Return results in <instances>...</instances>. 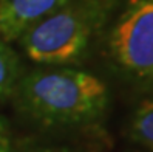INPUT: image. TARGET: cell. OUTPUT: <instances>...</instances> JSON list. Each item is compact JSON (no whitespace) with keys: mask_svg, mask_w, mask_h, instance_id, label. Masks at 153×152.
I'll return each mask as SVG.
<instances>
[{"mask_svg":"<svg viewBox=\"0 0 153 152\" xmlns=\"http://www.w3.org/2000/svg\"><path fill=\"white\" fill-rule=\"evenodd\" d=\"M8 43L0 39V101H5L16 92L22 78L20 59Z\"/></svg>","mask_w":153,"mask_h":152,"instance_id":"5","label":"cell"},{"mask_svg":"<svg viewBox=\"0 0 153 152\" xmlns=\"http://www.w3.org/2000/svg\"><path fill=\"white\" fill-rule=\"evenodd\" d=\"M68 0H0V39L17 40L34 23Z\"/></svg>","mask_w":153,"mask_h":152,"instance_id":"4","label":"cell"},{"mask_svg":"<svg viewBox=\"0 0 153 152\" xmlns=\"http://www.w3.org/2000/svg\"><path fill=\"white\" fill-rule=\"evenodd\" d=\"M14 93L26 113L50 126L88 123L108 104L102 79L74 68L34 70L20 78Z\"/></svg>","mask_w":153,"mask_h":152,"instance_id":"1","label":"cell"},{"mask_svg":"<svg viewBox=\"0 0 153 152\" xmlns=\"http://www.w3.org/2000/svg\"><path fill=\"white\" fill-rule=\"evenodd\" d=\"M101 0H68L25 31L17 42L33 62L74 64L82 58L105 20Z\"/></svg>","mask_w":153,"mask_h":152,"instance_id":"2","label":"cell"},{"mask_svg":"<svg viewBox=\"0 0 153 152\" xmlns=\"http://www.w3.org/2000/svg\"><path fill=\"white\" fill-rule=\"evenodd\" d=\"M40 152H67V151H40Z\"/></svg>","mask_w":153,"mask_h":152,"instance_id":"8","label":"cell"},{"mask_svg":"<svg viewBox=\"0 0 153 152\" xmlns=\"http://www.w3.org/2000/svg\"><path fill=\"white\" fill-rule=\"evenodd\" d=\"M131 138L149 151H153V98L144 100L134 110L130 124Z\"/></svg>","mask_w":153,"mask_h":152,"instance_id":"6","label":"cell"},{"mask_svg":"<svg viewBox=\"0 0 153 152\" xmlns=\"http://www.w3.org/2000/svg\"><path fill=\"white\" fill-rule=\"evenodd\" d=\"M107 53L125 78L153 87V0H128L108 31Z\"/></svg>","mask_w":153,"mask_h":152,"instance_id":"3","label":"cell"},{"mask_svg":"<svg viewBox=\"0 0 153 152\" xmlns=\"http://www.w3.org/2000/svg\"><path fill=\"white\" fill-rule=\"evenodd\" d=\"M0 152H11V137L6 123L0 118Z\"/></svg>","mask_w":153,"mask_h":152,"instance_id":"7","label":"cell"}]
</instances>
